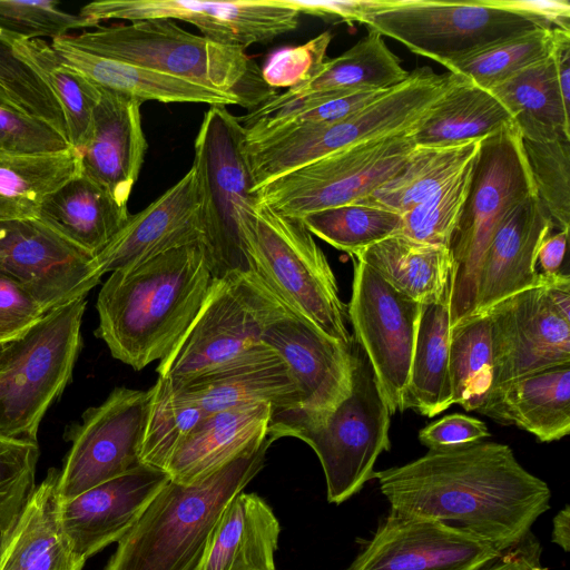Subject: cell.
Masks as SVG:
<instances>
[{"instance_id":"1","label":"cell","mask_w":570,"mask_h":570,"mask_svg":"<svg viewBox=\"0 0 570 570\" xmlns=\"http://www.w3.org/2000/svg\"><path fill=\"white\" fill-rule=\"evenodd\" d=\"M391 512L463 528L500 552L521 542L550 508L551 490L503 443L476 441L429 449L374 472Z\"/></svg>"},{"instance_id":"2","label":"cell","mask_w":570,"mask_h":570,"mask_svg":"<svg viewBox=\"0 0 570 570\" xmlns=\"http://www.w3.org/2000/svg\"><path fill=\"white\" fill-rule=\"evenodd\" d=\"M214 279L203 243L111 272L97 297L96 335L115 358L140 371L177 345Z\"/></svg>"},{"instance_id":"3","label":"cell","mask_w":570,"mask_h":570,"mask_svg":"<svg viewBox=\"0 0 570 570\" xmlns=\"http://www.w3.org/2000/svg\"><path fill=\"white\" fill-rule=\"evenodd\" d=\"M272 443L266 436L202 481L169 480L118 541L104 570H199L226 507L263 469Z\"/></svg>"},{"instance_id":"4","label":"cell","mask_w":570,"mask_h":570,"mask_svg":"<svg viewBox=\"0 0 570 570\" xmlns=\"http://www.w3.org/2000/svg\"><path fill=\"white\" fill-rule=\"evenodd\" d=\"M63 38L85 51L237 97L249 110L275 95L245 49L194 35L171 19L98 26Z\"/></svg>"},{"instance_id":"5","label":"cell","mask_w":570,"mask_h":570,"mask_svg":"<svg viewBox=\"0 0 570 570\" xmlns=\"http://www.w3.org/2000/svg\"><path fill=\"white\" fill-rule=\"evenodd\" d=\"M238 222L252 272L292 313L352 346L347 305L340 297L325 254L303 220L256 203L239 208Z\"/></svg>"},{"instance_id":"6","label":"cell","mask_w":570,"mask_h":570,"mask_svg":"<svg viewBox=\"0 0 570 570\" xmlns=\"http://www.w3.org/2000/svg\"><path fill=\"white\" fill-rule=\"evenodd\" d=\"M350 393L334 409L314 416L272 414L267 436L297 438L316 453L327 500L340 504L373 479L379 455L389 451L391 413L363 348L353 338Z\"/></svg>"},{"instance_id":"7","label":"cell","mask_w":570,"mask_h":570,"mask_svg":"<svg viewBox=\"0 0 570 570\" xmlns=\"http://www.w3.org/2000/svg\"><path fill=\"white\" fill-rule=\"evenodd\" d=\"M458 75L416 68L400 85L352 115L246 142L253 193L267 181L362 142L414 130L456 81Z\"/></svg>"},{"instance_id":"8","label":"cell","mask_w":570,"mask_h":570,"mask_svg":"<svg viewBox=\"0 0 570 570\" xmlns=\"http://www.w3.org/2000/svg\"><path fill=\"white\" fill-rule=\"evenodd\" d=\"M533 194L522 138L514 124L481 139L469 194L449 246L451 327L475 312L479 271L495 230L517 205Z\"/></svg>"},{"instance_id":"9","label":"cell","mask_w":570,"mask_h":570,"mask_svg":"<svg viewBox=\"0 0 570 570\" xmlns=\"http://www.w3.org/2000/svg\"><path fill=\"white\" fill-rule=\"evenodd\" d=\"M86 297L47 313L0 358V435L38 442L48 409L70 381L81 350Z\"/></svg>"},{"instance_id":"10","label":"cell","mask_w":570,"mask_h":570,"mask_svg":"<svg viewBox=\"0 0 570 570\" xmlns=\"http://www.w3.org/2000/svg\"><path fill=\"white\" fill-rule=\"evenodd\" d=\"M194 151L191 167L213 275L252 272L238 222L239 208L256 204L246 130L226 105H212L204 114Z\"/></svg>"},{"instance_id":"11","label":"cell","mask_w":570,"mask_h":570,"mask_svg":"<svg viewBox=\"0 0 570 570\" xmlns=\"http://www.w3.org/2000/svg\"><path fill=\"white\" fill-rule=\"evenodd\" d=\"M292 313L254 272L215 278L197 316L157 373L186 381L218 368L262 343L265 330Z\"/></svg>"},{"instance_id":"12","label":"cell","mask_w":570,"mask_h":570,"mask_svg":"<svg viewBox=\"0 0 570 570\" xmlns=\"http://www.w3.org/2000/svg\"><path fill=\"white\" fill-rule=\"evenodd\" d=\"M361 23L442 66L494 42L542 28L500 7L495 0H373Z\"/></svg>"},{"instance_id":"13","label":"cell","mask_w":570,"mask_h":570,"mask_svg":"<svg viewBox=\"0 0 570 570\" xmlns=\"http://www.w3.org/2000/svg\"><path fill=\"white\" fill-rule=\"evenodd\" d=\"M414 130L337 150L274 178L254 191L256 203L297 218L357 203L406 163L416 147Z\"/></svg>"},{"instance_id":"14","label":"cell","mask_w":570,"mask_h":570,"mask_svg":"<svg viewBox=\"0 0 570 570\" xmlns=\"http://www.w3.org/2000/svg\"><path fill=\"white\" fill-rule=\"evenodd\" d=\"M484 314L490 321L493 352L491 390L570 362L569 274H541L538 285L502 299Z\"/></svg>"},{"instance_id":"15","label":"cell","mask_w":570,"mask_h":570,"mask_svg":"<svg viewBox=\"0 0 570 570\" xmlns=\"http://www.w3.org/2000/svg\"><path fill=\"white\" fill-rule=\"evenodd\" d=\"M153 386L116 387L66 431L71 448L59 473V501L69 500L139 465Z\"/></svg>"},{"instance_id":"16","label":"cell","mask_w":570,"mask_h":570,"mask_svg":"<svg viewBox=\"0 0 570 570\" xmlns=\"http://www.w3.org/2000/svg\"><path fill=\"white\" fill-rule=\"evenodd\" d=\"M421 306L365 263L355 259L347 305L352 336L372 365L391 415L404 412L403 399Z\"/></svg>"},{"instance_id":"17","label":"cell","mask_w":570,"mask_h":570,"mask_svg":"<svg viewBox=\"0 0 570 570\" xmlns=\"http://www.w3.org/2000/svg\"><path fill=\"white\" fill-rule=\"evenodd\" d=\"M79 16L91 28L108 20H180L215 42L242 49L295 30L301 17L278 0H104L83 6Z\"/></svg>"},{"instance_id":"18","label":"cell","mask_w":570,"mask_h":570,"mask_svg":"<svg viewBox=\"0 0 570 570\" xmlns=\"http://www.w3.org/2000/svg\"><path fill=\"white\" fill-rule=\"evenodd\" d=\"M0 275L46 313L86 297L102 277L94 256L38 218L0 220Z\"/></svg>"},{"instance_id":"19","label":"cell","mask_w":570,"mask_h":570,"mask_svg":"<svg viewBox=\"0 0 570 570\" xmlns=\"http://www.w3.org/2000/svg\"><path fill=\"white\" fill-rule=\"evenodd\" d=\"M500 553L463 528L390 511L344 570H480Z\"/></svg>"},{"instance_id":"20","label":"cell","mask_w":570,"mask_h":570,"mask_svg":"<svg viewBox=\"0 0 570 570\" xmlns=\"http://www.w3.org/2000/svg\"><path fill=\"white\" fill-rule=\"evenodd\" d=\"M262 342L282 357L302 393L297 409L277 413L320 415L350 393L352 346L328 337L305 318L294 313L284 315L265 330Z\"/></svg>"},{"instance_id":"21","label":"cell","mask_w":570,"mask_h":570,"mask_svg":"<svg viewBox=\"0 0 570 570\" xmlns=\"http://www.w3.org/2000/svg\"><path fill=\"white\" fill-rule=\"evenodd\" d=\"M168 481L165 471L141 464L59 501L60 523L75 552L86 561L118 542Z\"/></svg>"},{"instance_id":"22","label":"cell","mask_w":570,"mask_h":570,"mask_svg":"<svg viewBox=\"0 0 570 570\" xmlns=\"http://www.w3.org/2000/svg\"><path fill=\"white\" fill-rule=\"evenodd\" d=\"M195 243L204 244V227L191 167L156 200L130 215L120 232L95 256V262L105 275Z\"/></svg>"},{"instance_id":"23","label":"cell","mask_w":570,"mask_h":570,"mask_svg":"<svg viewBox=\"0 0 570 570\" xmlns=\"http://www.w3.org/2000/svg\"><path fill=\"white\" fill-rule=\"evenodd\" d=\"M141 104L100 89L87 141L78 153L81 174L122 206H128L148 148L141 126Z\"/></svg>"},{"instance_id":"24","label":"cell","mask_w":570,"mask_h":570,"mask_svg":"<svg viewBox=\"0 0 570 570\" xmlns=\"http://www.w3.org/2000/svg\"><path fill=\"white\" fill-rule=\"evenodd\" d=\"M169 381L207 414L254 403H267L277 413L297 409L302 400L285 362L263 342L218 368L186 381Z\"/></svg>"},{"instance_id":"25","label":"cell","mask_w":570,"mask_h":570,"mask_svg":"<svg viewBox=\"0 0 570 570\" xmlns=\"http://www.w3.org/2000/svg\"><path fill=\"white\" fill-rule=\"evenodd\" d=\"M552 229L553 224L535 194L508 214L482 258L473 315L540 283L538 250Z\"/></svg>"},{"instance_id":"26","label":"cell","mask_w":570,"mask_h":570,"mask_svg":"<svg viewBox=\"0 0 570 570\" xmlns=\"http://www.w3.org/2000/svg\"><path fill=\"white\" fill-rule=\"evenodd\" d=\"M272 414L269 404L254 403L206 415L169 460V480L191 484L214 474L267 436Z\"/></svg>"},{"instance_id":"27","label":"cell","mask_w":570,"mask_h":570,"mask_svg":"<svg viewBox=\"0 0 570 570\" xmlns=\"http://www.w3.org/2000/svg\"><path fill=\"white\" fill-rule=\"evenodd\" d=\"M540 442L570 433V362L541 368L492 389L476 410Z\"/></svg>"},{"instance_id":"28","label":"cell","mask_w":570,"mask_h":570,"mask_svg":"<svg viewBox=\"0 0 570 570\" xmlns=\"http://www.w3.org/2000/svg\"><path fill=\"white\" fill-rule=\"evenodd\" d=\"M60 471L50 468L0 539V570H82L59 519Z\"/></svg>"},{"instance_id":"29","label":"cell","mask_w":570,"mask_h":570,"mask_svg":"<svg viewBox=\"0 0 570 570\" xmlns=\"http://www.w3.org/2000/svg\"><path fill=\"white\" fill-rule=\"evenodd\" d=\"M410 75L397 56L386 46L384 37L368 30L367 35L342 55L325 60L308 82L274 95L238 120L246 126L285 107L294 100L317 95L389 90Z\"/></svg>"},{"instance_id":"30","label":"cell","mask_w":570,"mask_h":570,"mask_svg":"<svg viewBox=\"0 0 570 570\" xmlns=\"http://www.w3.org/2000/svg\"><path fill=\"white\" fill-rule=\"evenodd\" d=\"M51 47L61 60L100 89L144 101L238 105L242 101L206 87L147 68L79 49L63 36L52 39Z\"/></svg>"},{"instance_id":"31","label":"cell","mask_w":570,"mask_h":570,"mask_svg":"<svg viewBox=\"0 0 570 570\" xmlns=\"http://www.w3.org/2000/svg\"><path fill=\"white\" fill-rule=\"evenodd\" d=\"M279 532L272 508L242 491L226 507L199 570H276Z\"/></svg>"},{"instance_id":"32","label":"cell","mask_w":570,"mask_h":570,"mask_svg":"<svg viewBox=\"0 0 570 570\" xmlns=\"http://www.w3.org/2000/svg\"><path fill=\"white\" fill-rule=\"evenodd\" d=\"M129 216L128 206L80 173L43 202L38 219L95 257Z\"/></svg>"},{"instance_id":"33","label":"cell","mask_w":570,"mask_h":570,"mask_svg":"<svg viewBox=\"0 0 570 570\" xmlns=\"http://www.w3.org/2000/svg\"><path fill=\"white\" fill-rule=\"evenodd\" d=\"M353 257L421 304L450 297L452 257L448 247L419 243L396 234Z\"/></svg>"},{"instance_id":"34","label":"cell","mask_w":570,"mask_h":570,"mask_svg":"<svg viewBox=\"0 0 570 570\" xmlns=\"http://www.w3.org/2000/svg\"><path fill=\"white\" fill-rule=\"evenodd\" d=\"M450 297L421 306L403 406L433 417L453 405L449 367Z\"/></svg>"},{"instance_id":"35","label":"cell","mask_w":570,"mask_h":570,"mask_svg":"<svg viewBox=\"0 0 570 570\" xmlns=\"http://www.w3.org/2000/svg\"><path fill=\"white\" fill-rule=\"evenodd\" d=\"M513 124L510 112L489 89L458 76L414 130L413 138L416 146L458 145L482 139Z\"/></svg>"},{"instance_id":"36","label":"cell","mask_w":570,"mask_h":570,"mask_svg":"<svg viewBox=\"0 0 570 570\" xmlns=\"http://www.w3.org/2000/svg\"><path fill=\"white\" fill-rule=\"evenodd\" d=\"M489 90L510 112L523 139H570L569 107L559 90L551 56Z\"/></svg>"},{"instance_id":"37","label":"cell","mask_w":570,"mask_h":570,"mask_svg":"<svg viewBox=\"0 0 570 570\" xmlns=\"http://www.w3.org/2000/svg\"><path fill=\"white\" fill-rule=\"evenodd\" d=\"M81 173L72 147L56 153L0 151V220L38 218L43 202Z\"/></svg>"},{"instance_id":"38","label":"cell","mask_w":570,"mask_h":570,"mask_svg":"<svg viewBox=\"0 0 570 570\" xmlns=\"http://www.w3.org/2000/svg\"><path fill=\"white\" fill-rule=\"evenodd\" d=\"M480 142L481 139L448 146H416L393 177L357 203L403 215L433 195L473 159Z\"/></svg>"},{"instance_id":"39","label":"cell","mask_w":570,"mask_h":570,"mask_svg":"<svg viewBox=\"0 0 570 570\" xmlns=\"http://www.w3.org/2000/svg\"><path fill=\"white\" fill-rule=\"evenodd\" d=\"M0 38L11 46L16 56L53 94L65 116L69 144L78 153L81 151L90 131L94 110L100 99V89L68 67L47 40Z\"/></svg>"},{"instance_id":"40","label":"cell","mask_w":570,"mask_h":570,"mask_svg":"<svg viewBox=\"0 0 570 570\" xmlns=\"http://www.w3.org/2000/svg\"><path fill=\"white\" fill-rule=\"evenodd\" d=\"M449 367L453 404L476 411L491 390L493 352L487 314L472 315L451 327Z\"/></svg>"},{"instance_id":"41","label":"cell","mask_w":570,"mask_h":570,"mask_svg":"<svg viewBox=\"0 0 570 570\" xmlns=\"http://www.w3.org/2000/svg\"><path fill=\"white\" fill-rule=\"evenodd\" d=\"M208 415L196 402L177 391L171 382L158 377L140 449L141 464L165 471L176 450Z\"/></svg>"},{"instance_id":"42","label":"cell","mask_w":570,"mask_h":570,"mask_svg":"<svg viewBox=\"0 0 570 570\" xmlns=\"http://www.w3.org/2000/svg\"><path fill=\"white\" fill-rule=\"evenodd\" d=\"M301 219L312 235L352 257L402 228L401 214L361 203L318 210Z\"/></svg>"},{"instance_id":"43","label":"cell","mask_w":570,"mask_h":570,"mask_svg":"<svg viewBox=\"0 0 570 570\" xmlns=\"http://www.w3.org/2000/svg\"><path fill=\"white\" fill-rule=\"evenodd\" d=\"M553 29L535 28L494 42L444 66L449 72L491 89L527 67L547 59Z\"/></svg>"},{"instance_id":"44","label":"cell","mask_w":570,"mask_h":570,"mask_svg":"<svg viewBox=\"0 0 570 570\" xmlns=\"http://www.w3.org/2000/svg\"><path fill=\"white\" fill-rule=\"evenodd\" d=\"M476 156L433 195L402 215L400 234L419 243L449 248L469 194Z\"/></svg>"},{"instance_id":"45","label":"cell","mask_w":570,"mask_h":570,"mask_svg":"<svg viewBox=\"0 0 570 570\" xmlns=\"http://www.w3.org/2000/svg\"><path fill=\"white\" fill-rule=\"evenodd\" d=\"M522 146L535 195L547 210L553 229H569L570 139L532 141L522 138Z\"/></svg>"},{"instance_id":"46","label":"cell","mask_w":570,"mask_h":570,"mask_svg":"<svg viewBox=\"0 0 570 570\" xmlns=\"http://www.w3.org/2000/svg\"><path fill=\"white\" fill-rule=\"evenodd\" d=\"M0 86L26 115L49 124L68 139L65 116L58 100L41 78L1 38Z\"/></svg>"},{"instance_id":"47","label":"cell","mask_w":570,"mask_h":570,"mask_svg":"<svg viewBox=\"0 0 570 570\" xmlns=\"http://www.w3.org/2000/svg\"><path fill=\"white\" fill-rule=\"evenodd\" d=\"M91 28L79 14L51 0H0V37L56 39L75 29Z\"/></svg>"},{"instance_id":"48","label":"cell","mask_w":570,"mask_h":570,"mask_svg":"<svg viewBox=\"0 0 570 570\" xmlns=\"http://www.w3.org/2000/svg\"><path fill=\"white\" fill-rule=\"evenodd\" d=\"M38 442L0 435V530L12 527L36 488Z\"/></svg>"},{"instance_id":"49","label":"cell","mask_w":570,"mask_h":570,"mask_svg":"<svg viewBox=\"0 0 570 570\" xmlns=\"http://www.w3.org/2000/svg\"><path fill=\"white\" fill-rule=\"evenodd\" d=\"M332 38L330 31H324L304 45L275 51L261 69L264 82L272 89L308 82L325 62Z\"/></svg>"},{"instance_id":"50","label":"cell","mask_w":570,"mask_h":570,"mask_svg":"<svg viewBox=\"0 0 570 570\" xmlns=\"http://www.w3.org/2000/svg\"><path fill=\"white\" fill-rule=\"evenodd\" d=\"M70 147L69 140L49 124L0 107V151L56 153Z\"/></svg>"},{"instance_id":"51","label":"cell","mask_w":570,"mask_h":570,"mask_svg":"<svg viewBox=\"0 0 570 570\" xmlns=\"http://www.w3.org/2000/svg\"><path fill=\"white\" fill-rule=\"evenodd\" d=\"M46 314L30 294L0 275V344L21 337Z\"/></svg>"},{"instance_id":"52","label":"cell","mask_w":570,"mask_h":570,"mask_svg":"<svg viewBox=\"0 0 570 570\" xmlns=\"http://www.w3.org/2000/svg\"><path fill=\"white\" fill-rule=\"evenodd\" d=\"M490 435L488 426L481 420L454 413L421 429L419 441L428 449H434L482 441Z\"/></svg>"},{"instance_id":"53","label":"cell","mask_w":570,"mask_h":570,"mask_svg":"<svg viewBox=\"0 0 570 570\" xmlns=\"http://www.w3.org/2000/svg\"><path fill=\"white\" fill-rule=\"evenodd\" d=\"M299 14H311L331 23L360 22L373 0H278Z\"/></svg>"},{"instance_id":"54","label":"cell","mask_w":570,"mask_h":570,"mask_svg":"<svg viewBox=\"0 0 570 570\" xmlns=\"http://www.w3.org/2000/svg\"><path fill=\"white\" fill-rule=\"evenodd\" d=\"M497 4L524 16L546 29L570 31V3L567 0H495Z\"/></svg>"},{"instance_id":"55","label":"cell","mask_w":570,"mask_h":570,"mask_svg":"<svg viewBox=\"0 0 570 570\" xmlns=\"http://www.w3.org/2000/svg\"><path fill=\"white\" fill-rule=\"evenodd\" d=\"M541 547L530 532L521 542L502 551L480 570H546L540 563Z\"/></svg>"},{"instance_id":"56","label":"cell","mask_w":570,"mask_h":570,"mask_svg":"<svg viewBox=\"0 0 570 570\" xmlns=\"http://www.w3.org/2000/svg\"><path fill=\"white\" fill-rule=\"evenodd\" d=\"M569 229L558 230L549 235L540 245L537 257L539 273L557 275L561 272V265L566 255Z\"/></svg>"},{"instance_id":"57","label":"cell","mask_w":570,"mask_h":570,"mask_svg":"<svg viewBox=\"0 0 570 570\" xmlns=\"http://www.w3.org/2000/svg\"><path fill=\"white\" fill-rule=\"evenodd\" d=\"M551 540L558 544L564 552L569 551L570 546V508L566 505L560 510L552 521Z\"/></svg>"},{"instance_id":"58","label":"cell","mask_w":570,"mask_h":570,"mask_svg":"<svg viewBox=\"0 0 570 570\" xmlns=\"http://www.w3.org/2000/svg\"><path fill=\"white\" fill-rule=\"evenodd\" d=\"M0 107L20 111L24 114L16 101L7 94V91L0 86ZM26 115V114H24Z\"/></svg>"},{"instance_id":"59","label":"cell","mask_w":570,"mask_h":570,"mask_svg":"<svg viewBox=\"0 0 570 570\" xmlns=\"http://www.w3.org/2000/svg\"><path fill=\"white\" fill-rule=\"evenodd\" d=\"M4 345H6V344H0V358H1V355H2V352H3V348H4Z\"/></svg>"},{"instance_id":"60","label":"cell","mask_w":570,"mask_h":570,"mask_svg":"<svg viewBox=\"0 0 570 570\" xmlns=\"http://www.w3.org/2000/svg\"><path fill=\"white\" fill-rule=\"evenodd\" d=\"M2 534H3V533H2V531L0 530V539H1V535H2Z\"/></svg>"}]
</instances>
